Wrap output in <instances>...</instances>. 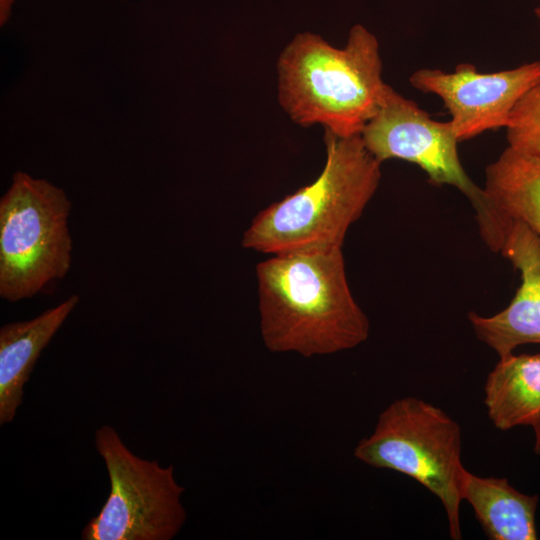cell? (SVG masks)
Segmentation results:
<instances>
[{
  "label": "cell",
  "mask_w": 540,
  "mask_h": 540,
  "mask_svg": "<svg viewBox=\"0 0 540 540\" xmlns=\"http://www.w3.org/2000/svg\"><path fill=\"white\" fill-rule=\"evenodd\" d=\"M256 278L260 333L269 351L309 358L355 348L369 337L342 247L270 255L257 264Z\"/></svg>",
  "instance_id": "obj_1"
},
{
  "label": "cell",
  "mask_w": 540,
  "mask_h": 540,
  "mask_svg": "<svg viewBox=\"0 0 540 540\" xmlns=\"http://www.w3.org/2000/svg\"><path fill=\"white\" fill-rule=\"evenodd\" d=\"M278 100L293 122L319 124L341 137L360 135L387 84L376 36L357 24L343 48L320 35H296L277 61Z\"/></svg>",
  "instance_id": "obj_2"
},
{
  "label": "cell",
  "mask_w": 540,
  "mask_h": 540,
  "mask_svg": "<svg viewBox=\"0 0 540 540\" xmlns=\"http://www.w3.org/2000/svg\"><path fill=\"white\" fill-rule=\"evenodd\" d=\"M326 162L310 184L267 206L244 231L241 245L265 254L342 247L381 179V162L361 135L325 131Z\"/></svg>",
  "instance_id": "obj_3"
},
{
  "label": "cell",
  "mask_w": 540,
  "mask_h": 540,
  "mask_svg": "<svg viewBox=\"0 0 540 540\" xmlns=\"http://www.w3.org/2000/svg\"><path fill=\"white\" fill-rule=\"evenodd\" d=\"M459 424L441 408L416 398L390 403L378 416L373 432L354 449L359 461L411 477L442 503L449 536L462 538L460 504L467 469L461 461Z\"/></svg>",
  "instance_id": "obj_4"
},
{
  "label": "cell",
  "mask_w": 540,
  "mask_h": 540,
  "mask_svg": "<svg viewBox=\"0 0 540 540\" xmlns=\"http://www.w3.org/2000/svg\"><path fill=\"white\" fill-rule=\"evenodd\" d=\"M71 202L63 189L17 171L0 200V296L31 298L71 266Z\"/></svg>",
  "instance_id": "obj_5"
},
{
  "label": "cell",
  "mask_w": 540,
  "mask_h": 540,
  "mask_svg": "<svg viewBox=\"0 0 540 540\" xmlns=\"http://www.w3.org/2000/svg\"><path fill=\"white\" fill-rule=\"evenodd\" d=\"M360 135L366 149L379 162L405 160L425 171L430 183L457 188L475 210L482 240L492 251H501L512 220L495 207L484 188L465 172L457 150L459 140L450 120H433L413 100L387 85L378 111Z\"/></svg>",
  "instance_id": "obj_6"
},
{
  "label": "cell",
  "mask_w": 540,
  "mask_h": 540,
  "mask_svg": "<svg viewBox=\"0 0 540 540\" xmlns=\"http://www.w3.org/2000/svg\"><path fill=\"white\" fill-rule=\"evenodd\" d=\"M95 446L104 460L110 492L99 513L81 533L83 540H171L186 521L181 502L185 488L174 466L135 455L117 431L103 425Z\"/></svg>",
  "instance_id": "obj_7"
},
{
  "label": "cell",
  "mask_w": 540,
  "mask_h": 540,
  "mask_svg": "<svg viewBox=\"0 0 540 540\" xmlns=\"http://www.w3.org/2000/svg\"><path fill=\"white\" fill-rule=\"evenodd\" d=\"M539 80L540 60L492 73L478 72L470 63L454 72L422 68L409 78L415 89L442 99L459 142L506 128L518 101Z\"/></svg>",
  "instance_id": "obj_8"
},
{
  "label": "cell",
  "mask_w": 540,
  "mask_h": 540,
  "mask_svg": "<svg viewBox=\"0 0 540 540\" xmlns=\"http://www.w3.org/2000/svg\"><path fill=\"white\" fill-rule=\"evenodd\" d=\"M500 253L521 273L511 303L495 315L474 311L468 320L476 337L499 358L524 344H540V237L524 222L512 219Z\"/></svg>",
  "instance_id": "obj_9"
},
{
  "label": "cell",
  "mask_w": 540,
  "mask_h": 540,
  "mask_svg": "<svg viewBox=\"0 0 540 540\" xmlns=\"http://www.w3.org/2000/svg\"><path fill=\"white\" fill-rule=\"evenodd\" d=\"M79 302L72 295L37 317L0 329V425L13 421L23 389L44 348Z\"/></svg>",
  "instance_id": "obj_10"
},
{
  "label": "cell",
  "mask_w": 540,
  "mask_h": 540,
  "mask_svg": "<svg viewBox=\"0 0 540 540\" xmlns=\"http://www.w3.org/2000/svg\"><path fill=\"white\" fill-rule=\"evenodd\" d=\"M484 404L495 428L507 431L540 422V354L499 358L484 385Z\"/></svg>",
  "instance_id": "obj_11"
},
{
  "label": "cell",
  "mask_w": 540,
  "mask_h": 540,
  "mask_svg": "<svg viewBox=\"0 0 540 540\" xmlns=\"http://www.w3.org/2000/svg\"><path fill=\"white\" fill-rule=\"evenodd\" d=\"M461 494L489 539H537V495L518 491L506 478L481 477L468 470L464 473Z\"/></svg>",
  "instance_id": "obj_12"
},
{
  "label": "cell",
  "mask_w": 540,
  "mask_h": 540,
  "mask_svg": "<svg viewBox=\"0 0 540 540\" xmlns=\"http://www.w3.org/2000/svg\"><path fill=\"white\" fill-rule=\"evenodd\" d=\"M496 208L540 237V157L507 147L486 167L485 186Z\"/></svg>",
  "instance_id": "obj_13"
},
{
  "label": "cell",
  "mask_w": 540,
  "mask_h": 540,
  "mask_svg": "<svg viewBox=\"0 0 540 540\" xmlns=\"http://www.w3.org/2000/svg\"><path fill=\"white\" fill-rule=\"evenodd\" d=\"M506 131L509 147L540 157V80L518 101Z\"/></svg>",
  "instance_id": "obj_14"
},
{
  "label": "cell",
  "mask_w": 540,
  "mask_h": 540,
  "mask_svg": "<svg viewBox=\"0 0 540 540\" xmlns=\"http://www.w3.org/2000/svg\"><path fill=\"white\" fill-rule=\"evenodd\" d=\"M12 5H13V0H1V8H0L1 25L5 24L8 21Z\"/></svg>",
  "instance_id": "obj_15"
},
{
  "label": "cell",
  "mask_w": 540,
  "mask_h": 540,
  "mask_svg": "<svg viewBox=\"0 0 540 540\" xmlns=\"http://www.w3.org/2000/svg\"><path fill=\"white\" fill-rule=\"evenodd\" d=\"M535 435L534 451L540 453V422L533 428Z\"/></svg>",
  "instance_id": "obj_16"
},
{
  "label": "cell",
  "mask_w": 540,
  "mask_h": 540,
  "mask_svg": "<svg viewBox=\"0 0 540 540\" xmlns=\"http://www.w3.org/2000/svg\"><path fill=\"white\" fill-rule=\"evenodd\" d=\"M535 15H536V17L539 19V26H540V6H538V7L535 9Z\"/></svg>",
  "instance_id": "obj_17"
}]
</instances>
